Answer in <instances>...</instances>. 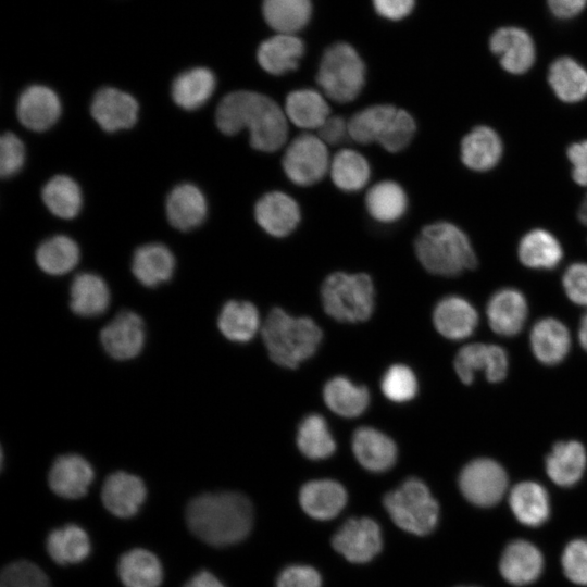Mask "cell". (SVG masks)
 <instances>
[{
    "label": "cell",
    "mask_w": 587,
    "mask_h": 587,
    "mask_svg": "<svg viewBox=\"0 0 587 587\" xmlns=\"http://www.w3.org/2000/svg\"><path fill=\"white\" fill-rule=\"evenodd\" d=\"M316 135L327 146H339L350 139L348 118L340 114H330L316 129Z\"/></svg>",
    "instance_id": "db71d44e"
},
{
    "label": "cell",
    "mask_w": 587,
    "mask_h": 587,
    "mask_svg": "<svg viewBox=\"0 0 587 587\" xmlns=\"http://www.w3.org/2000/svg\"><path fill=\"white\" fill-rule=\"evenodd\" d=\"M414 3V0H373L376 13L390 21H399L408 16Z\"/></svg>",
    "instance_id": "9f6ffc18"
},
{
    "label": "cell",
    "mask_w": 587,
    "mask_h": 587,
    "mask_svg": "<svg viewBox=\"0 0 587 587\" xmlns=\"http://www.w3.org/2000/svg\"><path fill=\"white\" fill-rule=\"evenodd\" d=\"M41 198L53 215L64 220L75 217L83 205L80 187L66 175L51 177L42 188Z\"/></svg>",
    "instance_id": "7bdbcfd3"
},
{
    "label": "cell",
    "mask_w": 587,
    "mask_h": 587,
    "mask_svg": "<svg viewBox=\"0 0 587 587\" xmlns=\"http://www.w3.org/2000/svg\"><path fill=\"white\" fill-rule=\"evenodd\" d=\"M529 340L534 355L545 365L562 362L571 347V335L566 325L553 317L537 321L532 328Z\"/></svg>",
    "instance_id": "4316f807"
},
{
    "label": "cell",
    "mask_w": 587,
    "mask_h": 587,
    "mask_svg": "<svg viewBox=\"0 0 587 587\" xmlns=\"http://www.w3.org/2000/svg\"><path fill=\"white\" fill-rule=\"evenodd\" d=\"M0 587H51L46 574L34 563L17 561L1 573Z\"/></svg>",
    "instance_id": "c3c4849f"
},
{
    "label": "cell",
    "mask_w": 587,
    "mask_h": 587,
    "mask_svg": "<svg viewBox=\"0 0 587 587\" xmlns=\"http://www.w3.org/2000/svg\"><path fill=\"white\" fill-rule=\"evenodd\" d=\"M25 147L13 133H4L0 139V174L2 177L15 175L25 163Z\"/></svg>",
    "instance_id": "f907efd6"
},
{
    "label": "cell",
    "mask_w": 587,
    "mask_h": 587,
    "mask_svg": "<svg viewBox=\"0 0 587 587\" xmlns=\"http://www.w3.org/2000/svg\"><path fill=\"white\" fill-rule=\"evenodd\" d=\"M321 584L319 572L307 565L288 566L277 578V587H321Z\"/></svg>",
    "instance_id": "f5cc1de1"
},
{
    "label": "cell",
    "mask_w": 587,
    "mask_h": 587,
    "mask_svg": "<svg viewBox=\"0 0 587 587\" xmlns=\"http://www.w3.org/2000/svg\"><path fill=\"white\" fill-rule=\"evenodd\" d=\"M329 177L340 190L354 192L363 189L371 178V165L355 149L339 148L330 159Z\"/></svg>",
    "instance_id": "e575fe53"
},
{
    "label": "cell",
    "mask_w": 587,
    "mask_h": 587,
    "mask_svg": "<svg viewBox=\"0 0 587 587\" xmlns=\"http://www.w3.org/2000/svg\"><path fill=\"white\" fill-rule=\"evenodd\" d=\"M46 548L58 564H74L84 561L90 553V540L78 525L68 524L53 529L47 537Z\"/></svg>",
    "instance_id": "b9f144b4"
},
{
    "label": "cell",
    "mask_w": 587,
    "mask_h": 587,
    "mask_svg": "<svg viewBox=\"0 0 587 587\" xmlns=\"http://www.w3.org/2000/svg\"><path fill=\"white\" fill-rule=\"evenodd\" d=\"M147 496L143 482L136 475L115 472L109 475L101 489L104 507L115 516L135 515Z\"/></svg>",
    "instance_id": "ffe728a7"
},
{
    "label": "cell",
    "mask_w": 587,
    "mask_h": 587,
    "mask_svg": "<svg viewBox=\"0 0 587 587\" xmlns=\"http://www.w3.org/2000/svg\"><path fill=\"white\" fill-rule=\"evenodd\" d=\"M328 146L316 133L303 132L285 147L280 164L286 177L298 186H311L329 172Z\"/></svg>",
    "instance_id": "9c48e42d"
},
{
    "label": "cell",
    "mask_w": 587,
    "mask_h": 587,
    "mask_svg": "<svg viewBox=\"0 0 587 587\" xmlns=\"http://www.w3.org/2000/svg\"><path fill=\"white\" fill-rule=\"evenodd\" d=\"M509 504L516 520L525 526L538 527L550 515L548 492L536 482L516 484L510 491Z\"/></svg>",
    "instance_id": "d6a6232c"
},
{
    "label": "cell",
    "mask_w": 587,
    "mask_h": 587,
    "mask_svg": "<svg viewBox=\"0 0 587 587\" xmlns=\"http://www.w3.org/2000/svg\"><path fill=\"white\" fill-rule=\"evenodd\" d=\"M365 76L366 67L358 51L347 42H336L324 51L315 80L327 99L347 103L362 91Z\"/></svg>",
    "instance_id": "52a82bcc"
},
{
    "label": "cell",
    "mask_w": 587,
    "mask_h": 587,
    "mask_svg": "<svg viewBox=\"0 0 587 587\" xmlns=\"http://www.w3.org/2000/svg\"><path fill=\"white\" fill-rule=\"evenodd\" d=\"M380 388L387 399L401 403L416 396L419 385L415 374L409 366L395 364L385 372Z\"/></svg>",
    "instance_id": "7dc6e473"
},
{
    "label": "cell",
    "mask_w": 587,
    "mask_h": 587,
    "mask_svg": "<svg viewBox=\"0 0 587 587\" xmlns=\"http://www.w3.org/2000/svg\"><path fill=\"white\" fill-rule=\"evenodd\" d=\"M352 451L358 462L371 472H385L397 460L398 450L395 441L383 432L362 426L352 435Z\"/></svg>",
    "instance_id": "44dd1931"
},
{
    "label": "cell",
    "mask_w": 587,
    "mask_h": 587,
    "mask_svg": "<svg viewBox=\"0 0 587 587\" xmlns=\"http://www.w3.org/2000/svg\"><path fill=\"white\" fill-rule=\"evenodd\" d=\"M548 83L563 102L575 103L587 97V70L573 58L555 59L548 71Z\"/></svg>",
    "instance_id": "8d00e7d4"
},
{
    "label": "cell",
    "mask_w": 587,
    "mask_h": 587,
    "mask_svg": "<svg viewBox=\"0 0 587 587\" xmlns=\"http://www.w3.org/2000/svg\"><path fill=\"white\" fill-rule=\"evenodd\" d=\"M562 285L572 302L587 305V263L571 264L562 276Z\"/></svg>",
    "instance_id": "816d5d0a"
},
{
    "label": "cell",
    "mask_w": 587,
    "mask_h": 587,
    "mask_svg": "<svg viewBox=\"0 0 587 587\" xmlns=\"http://www.w3.org/2000/svg\"><path fill=\"white\" fill-rule=\"evenodd\" d=\"M544 567L539 549L525 540L510 542L500 559V573L512 585L524 586L536 580Z\"/></svg>",
    "instance_id": "cb8c5ba5"
},
{
    "label": "cell",
    "mask_w": 587,
    "mask_h": 587,
    "mask_svg": "<svg viewBox=\"0 0 587 587\" xmlns=\"http://www.w3.org/2000/svg\"><path fill=\"white\" fill-rule=\"evenodd\" d=\"M296 440L301 453L311 460L329 458L336 450V441L326 420L316 413L307 415L300 422Z\"/></svg>",
    "instance_id": "bcb514c9"
},
{
    "label": "cell",
    "mask_w": 587,
    "mask_h": 587,
    "mask_svg": "<svg viewBox=\"0 0 587 587\" xmlns=\"http://www.w3.org/2000/svg\"><path fill=\"white\" fill-rule=\"evenodd\" d=\"M186 522L193 535L202 541L226 547L241 541L250 533L252 504L240 492L203 494L188 503Z\"/></svg>",
    "instance_id": "7a4b0ae2"
},
{
    "label": "cell",
    "mask_w": 587,
    "mask_h": 587,
    "mask_svg": "<svg viewBox=\"0 0 587 587\" xmlns=\"http://www.w3.org/2000/svg\"><path fill=\"white\" fill-rule=\"evenodd\" d=\"M165 209L170 224L176 229L187 232L203 223L208 214V202L197 186L184 183L171 190Z\"/></svg>",
    "instance_id": "603a6c76"
},
{
    "label": "cell",
    "mask_w": 587,
    "mask_h": 587,
    "mask_svg": "<svg viewBox=\"0 0 587 587\" xmlns=\"http://www.w3.org/2000/svg\"><path fill=\"white\" fill-rule=\"evenodd\" d=\"M283 108L291 124L307 130H316L332 114L326 96L313 88H298L289 91Z\"/></svg>",
    "instance_id": "83f0119b"
},
{
    "label": "cell",
    "mask_w": 587,
    "mask_h": 587,
    "mask_svg": "<svg viewBox=\"0 0 587 587\" xmlns=\"http://www.w3.org/2000/svg\"><path fill=\"white\" fill-rule=\"evenodd\" d=\"M517 255L521 263L534 270H552L563 258L559 240L548 230L536 228L520 240Z\"/></svg>",
    "instance_id": "74e56055"
},
{
    "label": "cell",
    "mask_w": 587,
    "mask_h": 587,
    "mask_svg": "<svg viewBox=\"0 0 587 587\" xmlns=\"http://www.w3.org/2000/svg\"><path fill=\"white\" fill-rule=\"evenodd\" d=\"M137 100L114 87L99 89L91 101L90 113L105 132L113 133L133 127L138 118Z\"/></svg>",
    "instance_id": "2e32d148"
},
{
    "label": "cell",
    "mask_w": 587,
    "mask_h": 587,
    "mask_svg": "<svg viewBox=\"0 0 587 587\" xmlns=\"http://www.w3.org/2000/svg\"><path fill=\"white\" fill-rule=\"evenodd\" d=\"M433 322L441 336L451 340H461L473 334L478 324V314L470 301L451 295L436 303Z\"/></svg>",
    "instance_id": "7402d4cb"
},
{
    "label": "cell",
    "mask_w": 587,
    "mask_h": 587,
    "mask_svg": "<svg viewBox=\"0 0 587 587\" xmlns=\"http://www.w3.org/2000/svg\"><path fill=\"white\" fill-rule=\"evenodd\" d=\"M78 245L68 236L57 235L42 241L36 251V262L47 274L63 275L79 261Z\"/></svg>",
    "instance_id": "f6af8a7d"
},
{
    "label": "cell",
    "mask_w": 587,
    "mask_h": 587,
    "mask_svg": "<svg viewBox=\"0 0 587 587\" xmlns=\"http://www.w3.org/2000/svg\"><path fill=\"white\" fill-rule=\"evenodd\" d=\"M324 311L338 322L357 323L371 317L375 307V288L366 273L334 272L321 286Z\"/></svg>",
    "instance_id": "8992f818"
},
{
    "label": "cell",
    "mask_w": 587,
    "mask_h": 587,
    "mask_svg": "<svg viewBox=\"0 0 587 587\" xmlns=\"http://www.w3.org/2000/svg\"><path fill=\"white\" fill-rule=\"evenodd\" d=\"M215 124L225 135L248 129L250 146L263 152L280 149L289 134L284 108L272 97L254 90L225 95L216 107Z\"/></svg>",
    "instance_id": "6da1fadb"
},
{
    "label": "cell",
    "mask_w": 587,
    "mask_h": 587,
    "mask_svg": "<svg viewBox=\"0 0 587 587\" xmlns=\"http://www.w3.org/2000/svg\"><path fill=\"white\" fill-rule=\"evenodd\" d=\"M364 204L373 220L380 223H392L405 214L409 198L398 182L382 179L366 190Z\"/></svg>",
    "instance_id": "1f68e13d"
},
{
    "label": "cell",
    "mask_w": 587,
    "mask_h": 587,
    "mask_svg": "<svg viewBox=\"0 0 587 587\" xmlns=\"http://www.w3.org/2000/svg\"><path fill=\"white\" fill-rule=\"evenodd\" d=\"M578 340L580 346L587 351V312L582 316L579 323Z\"/></svg>",
    "instance_id": "91938a15"
},
{
    "label": "cell",
    "mask_w": 587,
    "mask_h": 587,
    "mask_svg": "<svg viewBox=\"0 0 587 587\" xmlns=\"http://www.w3.org/2000/svg\"><path fill=\"white\" fill-rule=\"evenodd\" d=\"M302 510L315 520L334 519L347 502L344 486L333 479H315L304 484L299 492Z\"/></svg>",
    "instance_id": "484cf974"
},
{
    "label": "cell",
    "mask_w": 587,
    "mask_h": 587,
    "mask_svg": "<svg viewBox=\"0 0 587 587\" xmlns=\"http://www.w3.org/2000/svg\"><path fill=\"white\" fill-rule=\"evenodd\" d=\"M350 139L357 143L376 142L388 152L405 149L416 134V122L404 108L373 103L348 117Z\"/></svg>",
    "instance_id": "5b68a950"
},
{
    "label": "cell",
    "mask_w": 587,
    "mask_h": 587,
    "mask_svg": "<svg viewBox=\"0 0 587 587\" xmlns=\"http://www.w3.org/2000/svg\"><path fill=\"white\" fill-rule=\"evenodd\" d=\"M175 268V258L164 245L152 242L136 249L132 271L146 287H157L171 279Z\"/></svg>",
    "instance_id": "4dcf8cb0"
},
{
    "label": "cell",
    "mask_w": 587,
    "mask_h": 587,
    "mask_svg": "<svg viewBox=\"0 0 587 587\" xmlns=\"http://www.w3.org/2000/svg\"><path fill=\"white\" fill-rule=\"evenodd\" d=\"M265 22L277 33L296 34L310 21L311 0H263Z\"/></svg>",
    "instance_id": "ee69618b"
},
{
    "label": "cell",
    "mask_w": 587,
    "mask_h": 587,
    "mask_svg": "<svg viewBox=\"0 0 587 587\" xmlns=\"http://www.w3.org/2000/svg\"><path fill=\"white\" fill-rule=\"evenodd\" d=\"M383 503L394 523L408 533L424 536L437 525L439 505L426 484L416 477L386 494Z\"/></svg>",
    "instance_id": "ba28073f"
},
{
    "label": "cell",
    "mask_w": 587,
    "mask_h": 587,
    "mask_svg": "<svg viewBox=\"0 0 587 587\" xmlns=\"http://www.w3.org/2000/svg\"><path fill=\"white\" fill-rule=\"evenodd\" d=\"M572 165V178L580 186H587V140L572 143L566 151Z\"/></svg>",
    "instance_id": "11a10c76"
},
{
    "label": "cell",
    "mask_w": 587,
    "mask_h": 587,
    "mask_svg": "<svg viewBox=\"0 0 587 587\" xmlns=\"http://www.w3.org/2000/svg\"><path fill=\"white\" fill-rule=\"evenodd\" d=\"M262 337L271 360L279 366L296 369L317 350L323 334L308 316L296 317L274 308L262 324Z\"/></svg>",
    "instance_id": "277c9868"
},
{
    "label": "cell",
    "mask_w": 587,
    "mask_h": 587,
    "mask_svg": "<svg viewBox=\"0 0 587 587\" xmlns=\"http://www.w3.org/2000/svg\"><path fill=\"white\" fill-rule=\"evenodd\" d=\"M420 264L430 274L453 277L477 265V258L467 235L447 221L421 228L413 243Z\"/></svg>",
    "instance_id": "3957f363"
},
{
    "label": "cell",
    "mask_w": 587,
    "mask_h": 587,
    "mask_svg": "<svg viewBox=\"0 0 587 587\" xmlns=\"http://www.w3.org/2000/svg\"><path fill=\"white\" fill-rule=\"evenodd\" d=\"M184 587H224L221 580L208 571L193 575Z\"/></svg>",
    "instance_id": "680465c9"
},
{
    "label": "cell",
    "mask_w": 587,
    "mask_h": 587,
    "mask_svg": "<svg viewBox=\"0 0 587 587\" xmlns=\"http://www.w3.org/2000/svg\"><path fill=\"white\" fill-rule=\"evenodd\" d=\"M459 487L471 503L482 508L492 507L502 499L507 490L508 475L495 460L478 458L462 469Z\"/></svg>",
    "instance_id": "30bf717a"
},
{
    "label": "cell",
    "mask_w": 587,
    "mask_h": 587,
    "mask_svg": "<svg viewBox=\"0 0 587 587\" xmlns=\"http://www.w3.org/2000/svg\"><path fill=\"white\" fill-rule=\"evenodd\" d=\"M117 572L125 587H159L163 579L159 559L152 552L139 548L121 557Z\"/></svg>",
    "instance_id": "ab89813d"
},
{
    "label": "cell",
    "mask_w": 587,
    "mask_h": 587,
    "mask_svg": "<svg viewBox=\"0 0 587 587\" xmlns=\"http://www.w3.org/2000/svg\"><path fill=\"white\" fill-rule=\"evenodd\" d=\"M332 544L348 561L365 563L382 550V532L372 519H350L334 535Z\"/></svg>",
    "instance_id": "4fadbf2b"
},
{
    "label": "cell",
    "mask_w": 587,
    "mask_h": 587,
    "mask_svg": "<svg viewBox=\"0 0 587 587\" xmlns=\"http://www.w3.org/2000/svg\"><path fill=\"white\" fill-rule=\"evenodd\" d=\"M453 365L460 380L466 385L473 383L476 372H483L491 383H499L507 376L509 358L500 346L474 342L458 351Z\"/></svg>",
    "instance_id": "8fae6325"
},
{
    "label": "cell",
    "mask_w": 587,
    "mask_h": 587,
    "mask_svg": "<svg viewBox=\"0 0 587 587\" xmlns=\"http://www.w3.org/2000/svg\"><path fill=\"white\" fill-rule=\"evenodd\" d=\"M110 303V290L102 277L93 273H80L72 282V311L80 316L93 317L104 313Z\"/></svg>",
    "instance_id": "d590c367"
},
{
    "label": "cell",
    "mask_w": 587,
    "mask_h": 587,
    "mask_svg": "<svg viewBox=\"0 0 587 587\" xmlns=\"http://www.w3.org/2000/svg\"><path fill=\"white\" fill-rule=\"evenodd\" d=\"M502 153V140L489 126H476L461 140V161L466 167L476 172L494 168L501 160Z\"/></svg>",
    "instance_id": "d4e9b609"
},
{
    "label": "cell",
    "mask_w": 587,
    "mask_h": 587,
    "mask_svg": "<svg viewBox=\"0 0 587 587\" xmlns=\"http://www.w3.org/2000/svg\"><path fill=\"white\" fill-rule=\"evenodd\" d=\"M486 314L490 328L496 334L504 337L515 336L527 320L526 298L515 288L499 289L489 298Z\"/></svg>",
    "instance_id": "ac0fdd59"
},
{
    "label": "cell",
    "mask_w": 587,
    "mask_h": 587,
    "mask_svg": "<svg viewBox=\"0 0 587 587\" xmlns=\"http://www.w3.org/2000/svg\"><path fill=\"white\" fill-rule=\"evenodd\" d=\"M303 53L304 45L296 34L277 33L260 43L257 60L265 72L282 75L296 70Z\"/></svg>",
    "instance_id": "f546056e"
},
{
    "label": "cell",
    "mask_w": 587,
    "mask_h": 587,
    "mask_svg": "<svg viewBox=\"0 0 587 587\" xmlns=\"http://www.w3.org/2000/svg\"><path fill=\"white\" fill-rule=\"evenodd\" d=\"M92 480V466L78 454H64L57 458L48 475L51 490L66 499H78L85 496Z\"/></svg>",
    "instance_id": "d6986e66"
},
{
    "label": "cell",
    "mask_w": 587,
    "mask_h": 587,
    "mask_svg": "<svg viewBox=\"0 0 587 587\" xmlns=\"http://www.w3.org/2000/svg\"><path fill=\"white\" fill-rule=\"evenodd\" d=\"M586 465V449L576 440L557 442L545 461L547 475L561 487L577 484L584 475Z\"/></svg>",
    "instance_id": "f1b7e54d"
},
{
    "label": "cell",
    "mask_w": 587,
    "mask_h": 587,
    "mask_svg": "<svg viewBox=\"0 0 587 587\" xmlns=\"http://www.w3.org/2000/svg\"><path fill=\"white\" fill-rule=\"evenodd\" d=\"M551 14L559 20H571L579 15L587 0H547Z\"/></svg>",
    "instance_id": "6f0895ef"
},
{
    "label": "cell",
    "mask_w": 587,
    "mask_h": 587,
    "mask_svg": "<svg viewBox=\"0 0 587 587\" xmlns=\"http://www.w3.org/2000/svg\"><path fill=\"white\" fill-rule=\"evenodd\" d=\"M62 105L57 92L48 86L30 85L20 95L16 113L22 125L34 132H43L59 120Z\"/></svg>",
    "instance_id": "e0dca14e"
},
{
    "label": "cell",
    "mask_w": 587,
    "mask_h": 587,
    "mask_svg": "<svg viewBox=\"0 0 587 587\" xmlns=\"http://www.w3.org/2000/svg\"><path fill=\"white\" fill-rule=\"evenodd\" d=\"M323 399L335 414L351 419L366 410L370 392L365 386L357 385L347 377L336 376L325 384Z\"/></svg>",
    "instance_id": "f35d334b"
},
{
    "label": "cell",
    "mask_w": 587,
    "mask_h": 587,
    "mask_svg": "<svg viewBox=\"0 0 587 587\" xmlns=\"http://www.w3.org/2000/svg\"><path fill=\"white\" fill-rule=\"evenodd\" d=\"M565 576L577 585L587 586V539H574L562 553Z\"/></svg>",
    "instance_id": "681fc988"
},
{
    "label": "cell",
    "mask_w": 587,
    "mask_h": 587,
    "mask_svg": "<svg viewBox=\"0 0 587 587\" xmlns=\"http://www.w3.org/2000/svg\"><path fill=\"white\" fill-rule=\"evenodd\" d=\"M257 224L267 235L282 238L289 236L301 221L297 200L285 191L274 189L264 192L254 203Z\"/></svg>",
    "instance_id": "7c38bea8"
},
{
    "label": "cell",
    "mask_w": 587,
    "mask_h": 587,
    "mask_svg": "<svg viewBox=\"0 0 587 587\" xmlns=\"http://www.w3.org/2000/svg\"><path fill=\"white\" fill-rule=\"evenodd\" d=\"M215 88L214 73L208 67L197 66L175 77L171 95L178 107L191 111L201 108L211 98Z\"/></svg>",
    "instance_id": "836d02e7"
},
{
    "label": "cell",
    "mask_w": 587,
    "mask_h": 587,
    "mask_svg": "<svg viewBox=\"0 0 587 587\" xmlns=\"http://www.w3.org/2000/svg\"><path fill=\"white\" fill-rule=\"evenodd\" d=\"M100 340L105 352L113 359H133L145 345L143 321L133 311H121L102 328Z\"/></svg>",
    "instance_id": "9a60e30c"
},
{
    "label": "cell",
    "mask_w": 587,
    "mask_h": 587,
    "mask_svg": "<svg viewBox=\"0 0 587 587\" xmlns=\"http://www.w3.org/2000/svg\"><path fill=\"white\" fill-rule=\"evenodd\" d=\"M221 333L235 342H247L258 333L261 321L255 305L249 301L230 300L218 315Z\"/></svg>",
    "instance_id": "60d3db41"
},
{
    "label": "cell",
    "mask_w": 587,
    "mask_h": 587,
    "mask_svg": "<svg viewBox=\"0 0 587 587\" xmlns=\"http://www.w3.org/2000/svg\"><path fill=\"white\" fill-rule=\"evenodd\" d=\"M490 51L498 58L500 65L510 74H524L534 64L536 47L532 36L515 26L500 27L489 39Z\"/></svg>",
    "instance_id": "5bb4252c"
}]
</instances>
